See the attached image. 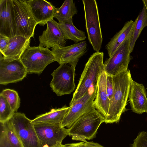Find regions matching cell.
I'll list each match as a JSON object with an SVG mask.
<instances>
[{
	"label": "cell",
	"instance_id": "cell-1",
	"mask_svg": "<svg viewBox=\"0 0 147 147\" xmlns=\"http://www.w3.org/2000/svg\"><path fill=\"white\" fill-rule=\"evenodd\" d=\"M112 76L114 92L110 100L108 116L105 120L106 123L119 122L122 114L126 111V106L132 79L128 69Z\"/></svg>",
	"mask_w": 147,
	"mask_h": 147
},
{
	"label": "cell",
	"instance_id": "cell-2",
	"mask_svg": "<svg viewBox=\"0 0 147 147\" xmlns=\"http://www.w3.org/2000/svg\"><path fill=\"white\" fill-rule=\"evenodd\" d=\"M103 57L104 53L99 51L90 55L85 65L69 105L82 97L92 85L96 86L99 74L105 69Z\"/></svg>",
	"mask_w": 147,
	"mask_h": 147
},
{
	"label": "cell",
	"instance_id": "cell-3",
	"mask_svg": "<svg viewBox=\"0 0 147 147\" xmlns=\"http://www.w3.org/2000/svg\"><path fill=\"white\" fill-rule=\"evenodd\" d=\"M105 122V119L95 108L85 113L80 117L69 128L68 135L73 140L84 142L86 140L94 138L98 129Z\"/></svg>",
	"mask_w": 147,
	"mask_h": 147
},
{
	"label": "cell",
	"instance_id": "cell-4",
	"mask_svg": "<svg viewBox=\"0 0 147 147\" xmlns=\"http://www.w3.org/2000/svg\"><path fill=\"white\" fill-rule=\"evenodd\" d=\"M20 60L28 74L40 75L49 64L56 61L54 55L48 48L29 46Z\"/></svg>",
	"mask_w": 147,
	"mask_h": 147
},
{
	"label": "cell",
	"instance_id": "cell-5",
	"mask_svg": "<svg viewBox=\"0 0 147 147\" xmlns=\"http://www.w3.org/2000/svg\"><path fill=\"white\" fill-rule=\"evenodd\" d=\"M88 38L94 50L98 52L103 40L98 5L95 0H82Z\"/></svg>",
	"mask_w": 147,
	"mask_h": 147
},
{
	"label": "cell",
	"instance_id": "cell-6",
	"mask_svg": "<svg viewBox=\"0 0 147 147\" xmlns=\"http://www.w3.org/2000/svg\"><path fill=\"white\" fill-rule=\"evenodd\" d=\"M31 120L24 113L16 112L9 121L23 147H42Z\"/></svg>",
	"mask_w": 147,
	"mask_h": 147
},
{
	"label": "cell",
	"instance_id": "cell-7",
	"mask_svg": "<svg viewBox=\"0 0 147 147\" xmlns=\"http://www.w3.org/2000/svg\"><path fill=\"white\" fill-rule=\"evenodd\" d=\"M16 27V36L34 37L38 23L34 17L26 0H13Z\"/></svg>",
	"mask_w": 147,
	"mask_h": 147
},
{
	"label": "cell",
	"instance_id": "cell-8",
	"mask_svg": "<svg viewBox=\"0 0 147 147\" xmlns=\"http://www.w3.org/2000/svg\"><path fill=\"white\" fill-rule=\"evenodd\" d=\"M76 67L69 64L60 65L51 74L50 86L58 96L70 94L74 90Z\"/></svg>",
	"mask_w": 147,
	"mask_h": 147
},
{
	"label": "cell",
	"instance_id": "cell-9",
	"mask_svg": "<svg viewBox=\"0 0 147 147\" xmlns=\"http://www.w3.org/2000/svg\"><path fill=\"white\" fill-rule=\"evenodd\" d=\"M91 93L89 91L82 97L69 105V110L60 126L69 128L80 117L87 112L95 108L94 100L96 94V88Z\"/></svg>",
	"mask_w": 147,
	"mask_h": 147
},
{
	"label": "cell",
	"instance_id": "cell-10",
	"mask_svg": "<svg viewBox=\"0 0 147 147\" xmlns=\"http://www.w3.org/2000/svg\"><path fill=\"white\" fill-rule=\"evenodd\" d=\"M130 39L126 40L117 48L104 63L107 74L113 76L128 69L131 58L129 50Z\"/></svg>",
	"mask_w": 147,
	"mask_h": 147
},
{
	"label": "cell",
	"instance_id": "cell-11",
	"mask_svg": "<svg viewBox=\"0 0 147 147\" xmlns=\"http://www.w3.org/2000/svg\"><path fill=\"white\" fill-rule=\"evenodd\" d=\"M34 127L42 147H61L63 140L68 135L67 129L60 125L47 124H34Z\"/></svg>",
	"mask_w": 147,
	"mask_h": 147
},
{
	"label": "cell",
	"instance_id": "cell-12",
	"mask_svg": "<svg viewBox=\"0 0 147 147\" xmlns=\"http://www.w3.org/2000/svg\"><path fill=\"white\" fill-rule=\"evenodd\" d=\"M51 49L60 65L69 64L76 66L80 59L87 51V43L83 41L67 46L55 45Z\"/></svg>",
	"mask_w": 147,
	"mask_h": 147
},
{
	"label": "cell",
	"instance_id": "cell-13",
	"mask_svg": "<svg viewBox=\"0 0 147 147\" xmlns=\"http://www.w3.org/2000/svg\"><path fill=\"white\" fill-rule=\"evenodd\" d=\"M27 71L20 60L6 61L0 57V84L6 85L21 81L26 76Z\"/></svg>",
	"mask_w": 147,
	"mask_h": 147
},
{
	"label": "cell",
	"instance_id": "cell-14",
	"mask_svg": "<svg viewBox=\"0 0 147 147\" xmlns=\"http://www.w3.org/2000/svg\"><path fill=\"white\" fill-rule=\"evenodd\" d=\"M16 33L13 0H0V34L10 38Z\"/></svg>",
	"mask_w": 147,
	"mask_h": 147
},
{
	"label": "cell",
	"instance_id": "cell-15",
	"mask_svg": "<svg viewBox=\"0 0 147 147\" xmlns=\"http://www.w3.org/2000/svg\"><path fill=\"white\" fill-rule=\"evenodd\" d=\"M34 17L40 25L44 26L54 18L57 9L50 2L45 0H26Z\"/></svg>",
	"mask_w": 147,
	"mask_h": 147
},
{
	"label": "cell",
	"instance_id": "cell-16",
	"mask_svg": "<svg viewBox=\"0 0 147 147\" xmlns=\"http://www.w3.org/2000/svg\"><path fill=\"white\" fill-rule=\"evenodd\" d=\"M46 29L39 36V46L52 48L55 45L64 46L66 41L59 28L58 23L52 19L47 23Z\"/></svg>",
	"mask_w": 147,
	"mask_h": 147
},
{
	"label": "cell",
	"instance_id": "cell-17",
	"mask_svg": "<svg viewBox=\"0 0 147 147\" xmlns=\"http://www.w3.org/2000/svg\"><path fill=\"white\" fill-rule=\"evenodd\" d=\"M129 97L131 109L133 112L139 114L146 112V93L142 84L138 83L132 79Z\"/></svg>",
	"mask_w": 147,
	"mask_h": 147
},
{
	"label": "cell",
	"instance_id": "cell-18",
	"mask_svg": "<svg viewBox=\"0 0 147 147\" xmlns=\"http://www.w3.org/2000/svg\"><path fill=\"white\" fill-rule=\"evenodd\" d=\"M31 38L15 36L10 38L8 45L0 53L3 59L6 61L20 60L26 48L30 45Z\"/></svg>",
	"mask_w": 147,
	"mask_h": 147
},
{
	"label": "cell",
	"instance_id": "cell-19",
	"mask_svg": "<svg viewBox=\"0 0 147 147\" xmlns=\"http://www.w3.org/2000/svg\"><path fill=\"white\" fill-rule=\"evenodd\" d=\"M107 74L105 69L99 74L96 86L97 90L94 100L95 108L104 117L105 120L108 113L110 100L109 99L106 88Z\"/></svg>",
	"mask_w": 147,
	"mask_h": 147
},
{
	"label": "cell",
	"instance_id": "cell-20",
	"mask_svg": "<svg viewBox=\"0 0 147 147\" xmlns=\"http://www.w3.org/2000/svg\"><path fill=\"white\" fill-rule=\"evenodd\" d=\"M134 22L132 20L126 22L122 29L110 40L105 46L109 57L114 53L119 46L126 40L131 39L132 36Z\"/></svg>",
	"mask_w": 147,
	"mask_h": 147
},
{
	"label": "cell",
	"instance_id": "cell-21",
	"mask_svg": "<svg viewBox=\"0 0 147 147\" xmlns=\"http://www.w3.org/2000/svg\"><path fill=\"white\" fill-rule=\"evenodd\" d=\"M69 108V107L65 105L60 108L53 109L48 112L38 116L31 120V122L34 124H47L61 125Z\"/></svg>",
	"mask_w": 147,
	"mask_h": 147
},
{
	"label": "cell",
	"instance_id": "cell-22",
	"mask_svg": "<svg viewBox=\"0 0 147 147\" xmlns=\"http://www.w3.org/2000/svg\"><path fill=\"white\" fill-rule=\"evenodd\" d=\"M0 147H23L9 120L1 123Z\"/></svg>",
	"mask_w": 147,
	"mask_h": 147
},
{
	"label": "cell",
	"instance_id": "cell-23",
	"mask_svg": "<svg viewBox=\"0 0 147 147\" xmlns=\"http://www.w3.org/2000/svg\"><path fill=\"white\" fill-rule=\"evenodd\" d=\"M58 24L66 40H70L75 43H78L86 39L85 32L78 29L74 25L72 18L63 22H58Z\"/></svg>",
	"mask_w": 147,
	"mask_h": 147
},
{
	"label": "cell",
	"instance_id": "cell-24",
	"mask_svg": "<svg viewBox=\"0 0 147 147\" xmlns=\"http://www.w3.org/2000/svg\"><path fill=\"white\" fill-rule=\"evenodd\" d=\"M146 26H147V11L143 6L141 12L134 22L133 33L130 43L129 50L131 53L133 51L136 42L142 31Z\"/></svg>",
	"mask_w": 147,
	"mask_h": 147
},
{
	"label": "cell",
	"instance_id": "cell-25",
	"mask_svg": "<svg viewBox=\"0 0 147 147\" xmlns=\"http://www.w3.org/2000/svg\"><path fill=\"white\" fill-rule=\"evenodd\" d=\"M77 13L73 0H65L59 8H57L54 18L59 21V23H62L72 18Z\"/></svg>",
	"mask_w": 147,
	"mask_h": 147
},
{
	"label": "cell",
	"instance_id": "cell-26",
	"mask_svg": "<svg viewBox=\"0 0 147 147\" xmlns=\"http://www.w3.org/2000/svg\"><path fill=\"white\" fill-rule=\"evenodd\" d=\"M0 94L5 98L13 111L17 112L20 103V99L17 92L13 90L6 89Z\"/></svg>",
	"mask_w": 147,
	"mask_h": 147
},
{
	"label": "cell",
	"instance_id": "cell-27",
	"mask_svg": "<svg viewBox=\"0 0 147 147\" xmlns=\"http://www.w3.org/2000/svg\"><path fill=\"white\" fill-rule=\"evenodd\" d=\"M5 97L0 94V122L3 123L9 121L14 113Z\"/></svg>",
	"mask_w": 147,
	"mask_h": 147
},
{
	"label": "cell",
	"instance_id": "cell-28",
	"mask_svg": "<svg viewBox=\"0 0 147 147\" xmlns=\"http://www.w3.org/2000/svg\"><path fill=\"white\" fill-rule=\"evenodd\" d=\"M131 147H147V131L140 132Z\"/></svg>",
	"mask_w": 147,
	"mask_h": 147
},
{
	"label": "cell",
	"instance_id": "cell-29",
	"mask_svg": "<svg viewBox=\"0 0 147 147\" xmlns=\"http://www.w3.org/2000/svg\"><path fill=\"white\" fill-rule=\"evenodd\" d=\"M106 88L108 98L110 100L114 94V86L113 76L108 74H107Z\"/></svg>",
	"mask_w": 147,
	"mask_h": 147
},
{
	"label": "cell",
	"instance_id": "cell-30",
	"mask_svg": "<svg viewBox=\"0 0 147 147\" xmlns=\"http://www.w3.org/2000/svg\"><path fill=\"white\" fill-rule=\"evenodd\" d=\"M10 38L0 34V51L2 53L8 45Z\"/></svg>",
	"mask_w": 147,
	"mask_h": 147
},
{
	"label": "cell",
	"instance_id": "cell-31",
	"mask_svg": "<svg viewBox=\"0 0 147 147\" xmlns=\"http://www.w3.org/2000/svg\"><path fill=\"white\" fill-rule=\"evenodd\" d=\"M82 145L83 147H104L98 143L92 142H88L86 141L84 142H82Z\"/></svg>",
	"mask_w": 147,
	"mask_h": 147
},
{
	"label": "cell",
	"instance_id": "cell-32",
	"mask_svg": "<svg viewBox=\"0 0 147 147\" xmlns=\"http://www.w3.org/2000/svg\"><path fill=\"white\" fill-rule=\"evenodd\" d=\"M63 147H83L82 142L78 143L67 144L63 145Z\"/></svg>",
	"mask_w": 147,
	"mask_h": 147
},
{
	"label": "cell",
	"instance_id": "cell-33",
	"mask_svg": "<svg viewBox=\"0 0 147 147\" xmlns=\"http://www.w3.org/2000/svg\"><path fill=\"white\" fill-rule=\"evenodd\" d=\"M143 6H144L147 11V0H142Z\"/></svg>",
	"mask_w": 147,
	"mask_h": 147
},
{
	"label": "cell",
	"instance_id": "cell-34",
	"mask_svg": "<svg viewBox=\"0 0 147 147\" xmlns=\"http://www.w3.org/2000/svg\"><path fill=\"white\" fill-rule=\"evenodd\" d=\"M61 147H63V146H62Z\"/></svg>",
	"mask_w": 147,
	"mask_h": 147
},
{
	"label": "cell",
	"instance_id": "cell-35",
	"mask_svg": "<svg viewBox=\"0 0 147 147\" xmlns=\"http://www.w3.org/2000/svg\"><path fill=\"white\" fill-rule=\"evenodd\" d=\"M146 113H147V112H146Z\"/></svg>",
	"mask_w": 147,
	"mask_h": 147
}]
</instances>
